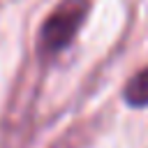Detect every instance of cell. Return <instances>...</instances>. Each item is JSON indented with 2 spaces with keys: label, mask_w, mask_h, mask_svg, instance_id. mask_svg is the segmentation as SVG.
Returning <instances> with one entry per match:
<instances>
[{
  "label": "cell",
  "mask_w": 148,
  "mask_h": 148,
  "mask_svg": "<svg viewBox=\"0 0 148 148\" xmlns=\"http://www.w3.org/2000/svg\"><path fill=\"white\" fill-rule=\"evenodd\" d=\"M88 14V0H65L42 25V49L46 53H58L72 44L83 18Z\"/></svg>",
  "instance_id": "6da1fadb"
},
{
  "label": "cell",
  "mask_w": 148,
  "mask_h": 148,
  "mask_svg": "<svg viewBox=\"0 0 148 148\" xmlns=\"http://www.w3.org/2000/svg\"><path fill=\"white\" fill-rule=\"evenodd\" d=\"M123 97L130 106L134 109H141V106H148V67L139 69L125 86L123 90Z\"/></svg>",
  "instance_id": "7a4b0ae2"
}]
</instances>
